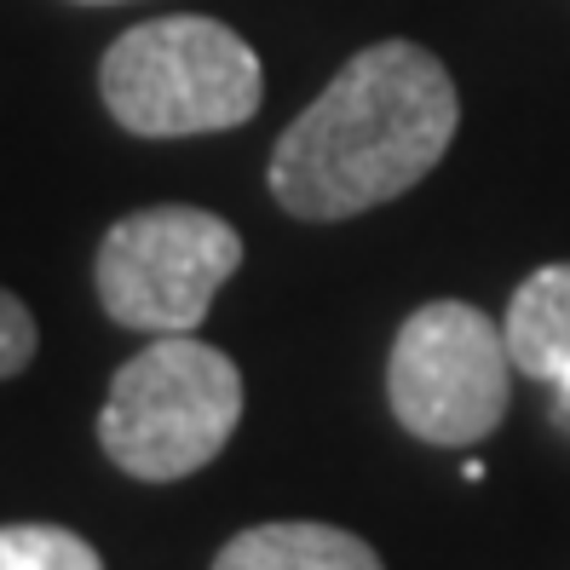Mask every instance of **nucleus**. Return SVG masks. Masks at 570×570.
Here are the masks:
<instances>
[{"instance_id": "nucleus-1", "label": "nucleus", "mask_w": 570, "mask_h": 570, "mask_svg": "<svg viewBox=\"0 0 570 570\" xmlns=\"http://www.w3.org/2000/svg\"><path fill=\"white\" fill-rule=\"evenodd\" d=\"M461 98L415 41H375L341 63L272 150V196L294 219H352L415 190L444 161Z\"/></svg>"}, {"instance_id": "nucleus-2", "label": "nucleus", "mask_w": 570, "mask_h": 570, "mask_svg": "<svg viewBox=\"0 0 570 570\" xmlns=\"http://www.w3.org/2000/svg\"><path fill=\"white\" fill-rule=\"evenodd\" d=\"M243 421V375L219 346L196 334H150L127 357L98 410V444L127 479H190L230 444Z\"/></svg>"}, {"instance_id": "nucleus-3", "label": "nucleus", "mask_w": 570, "mask_h": 570, "mask_svg": "<svg viewBox=\"0 0 570 570\" xmlns=\"http://www.w3.org/2000/svg\"><path fill=\"white\" fill-rule=\"evenodd\" d=\"M98 92L132 139H190L243 127L265 98V70L219 18H150L110 41Z\"/></svg>"}, {"instance_id": "nucleus-4", "label": "nucleus", "mask_w": 570, "mask_h": 570, "mask_svg": "<svg viewBox=\"0 0 570 570\" xmlns=\"http://www.w3.org/2000/svg\"><path fill=\"white\" fill-rule=\"evenodd\" d=\"M243 237L219 214L190 203H156L121 214L92 259L98 306L110 323L139 334H190L203 328L214 294L237 277Z\"/></svg>"}, {"instance_id": "nucleus-5", "label": "nucleus", "mask_w": 570, "mask_h": 570, "mask_svg": "<svg viewBox=\"0 0 570 570\" xmlns=\"http://www.w3.org/2000/svg\"><path fill=\"white\" fill-rule=\"evenodd\" d=\"M513 352L501 323L466 299H432L410 312L386 357V404L421 444L466 450L508 415Z\"/></svg>"}, {"instance_id": "nucleus-6", "label": "nucleus", "mask_w": 570, "mask_h": 570, "mask_svg": "<svg viewBox=\"0 0 570 570\" xmlns=\"http://www.w3.org/2000/svg\"><path fill=\"white\" fill-rule=\"evenodd\" d=\"M214 570H386L363 535L317 519H277L248 524L219 548Z\"/></svg>"}, {"instance_id": "nucleus-7", "label": "nucleus", "mask_w": 570, "mask_h": 570, "mask_svg": "<svg viewBox=\"0 0 570 570\" xmlns=\"http://www.w3.org/2000/svg\"><path fill=\"white\" fill-rule=\"evenodd\" d=\"M508 352L513 368L530 381H553L559 368H570V259L542 265L513 288V306H508Z\"/></svg>"}, {"instance_id": "nucleus-8", "label": "nucleus", "mask_w": 570, "mask_h": 570, "mask_svg": "<svg viewBox=\"0 0 570 570\" xmlns=\"http://www.w3.org/2000/svg\"><path fill=\"white\" fill-rule=\"evenodd\" d=\"M0 570H105V559L63 524H0Z\"/></svg>"}, {"instance_id": "nucleus-9", "label": "nucleus", "mask_w": 570, "mask_h": 570, "mask_svg": "<svg viewBox=\"0 0 570 570\" xmlns=\"http://www.w3.org/2000/svg\"><path fill=\"white\" fill-rule=\"evenodd\" d=\"M36 346H41V328H36V317H29V306L12 288H0V381L23 375Z\"/></svg>"}, {"instance_id": "nucleus-10", "label": "nucleus", "mask_w": 570, "mask_h": 570, "mask_svg": "<svg viewBox=\"0 0 570 570\" xmlns=\"http://www.w3.org/2000/svg\"><path fill=\"white\" fill-rule=\"evenodd\" d=\"M548 386H553V421H559V432H570V368H559Z\"/></svg>"}, {"instance_id": "nucleus-11", "label": "nucleus", "mask_w": 570, "mask_h": 570, "mask_svg": "<svg viewBox=\"0 0 570 570\" xmlns=\"http://www.w3.org/2000/svg\"><path fill=\"white\" fill-rule=\"evenodd\" d=\"M81 7H110V0H81Z\"/></svg>"}]
</instances>
